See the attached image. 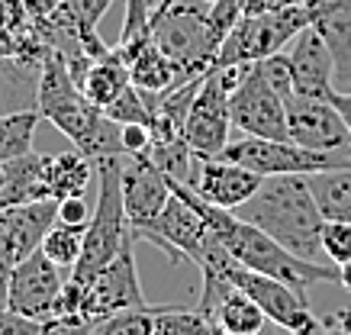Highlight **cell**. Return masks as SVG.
I'll return each instance as SVG.
<instances>
[{
  "mask_svg": "<svg viewBox=\"0 0 351 335\" xmlns=\"http://www.w3.org/2000/svg\"><path fill=\"white\" fill-rule=\"evenodd\" d=\"M168 184L174 194L184 197L206 219V226L216 232V238L229 249V255L235 261H242L245 268L271 274V277L290 284L300 293H306L309 284H339V268L335 264L300 258V255L284 249L277 238L267 236L265 229H258L252 223H245L242 216H235L232 210H223V206H213V203H206V200H200V197L193 194V187L184 184V181L168 177Z\"/></svg>",
  "mask_w": 351,
  "mask_h": 335,
  "instance_id": "obj_1",
  "label": "cell"
},
{
  "mask_svg": "<svg viewBox=\"0 0 351 335\" xmlns=\"http://www.w3.org/2000/svg\"><path fill=\"white\" fill-rule=\"evenodd\" d=\"M232 213L252 226L265 229L267 236L277 238L284 249L300 258L326 261V251H322L326 216L313 197L306 174H271Z\"/></svg>",
  "mask_w": 351,
  "mask_h": 335,
  "instance_id": "obj_2",
  "label": "cell"
},
{
  "mask_svg": "<svg viewBox=\"0 0 351 335\" xmlns=\"http://www.w3.org/2000/svg\"><path fill=\"white\" fill-rule=\"evenodd\" d=\"M97 168V184H100V194H97V206L90 219H87L84 229V249H81V258L71 268V277L77 284H90L107 268L110 261L119 255L123 242L129 236V223H126V203H123V155H113V158H100L94 162Z\"/></svg>",
  "mask_w": 351,
  "mask_h": 335,
  "instance_id": "obj_3",
  "label": "cell"
},
{
  "mask_svg": "<svg viewBox=\"0 0 351 335\" xmlns=\"http://www.w3.org/2000/svg\"><path fill=\"white\" fill-rule=\"evenodd\" d=\"M242 68L245 65H213L203 77L184 126V139L191 145L193 158H219L229 145V129H232L229 90L235 87Z\"/></svg>",
  "mask_w": 351,
  "mask_h": 335,
  "instance_id": "obj_4",
  "label": "cell"
},
{
  "mask_svg": "<svg viewBox=\"0 0 351 335\" xmlns=\"http://www.w3.org/2000/svg\"><path fill=\"white\" fill-rule=\"evenodd\" d=\"M309 26V7L306 3H287L274 13L265 16H242L235 23V29L223 39L216 49L213 65H248L261 62L267 55L287 49L290 39Z\"/></svg>",
  "mask_w": 351,
  "mask_h": 335,
  "instance_id": "obj_5",
  "label": "cell"
},
{
  "mask_svg": "<svg viewBox=\"0 0 351 335\" xmlns=\"http://www.w3.org/2000/svg\"><path fill=\"white\" fill-rule=\"evenodd\" d=\"M219 158H229L235 164H245L248 171L271 177V174H316L345 168L351 164V151H316L306 145H297L293 139H258L242 136L229 139Z\"/></svg>",
  "mask_w": 351,
  "mask_h": 335,
  "instance_id": "obj_6",
  "label": "cell"
},
{
  "mask_svg": "<svg viewBox=\"0 0 351 335\" xmlns=\"http://www.w3.org/2000/svg\"><path fill=\"white\" fill-rule=\"evenodd\" d=\"M152 42L174 58L187 77H200L213 68L216 49L210 42L206 13L191 3H171L168 10L152 13Z\"/></svg>",
  "mask_w": 351,
  "mask_h": 335,
  "instance_id": "obj_7",
  "label": "cell"
},
{
  "mask_svg": "<svg viewBox=\"0 0 351 335\" xmlns=\"http://www.w3.org/2000/svg\"><path fill=\"white\" fill-rule=\"evenodd\" d=\"M229 116L232 129L242 136H258V139H290L287 132V110L274 87L267 84L265 71L258 62H248L242 75L229 90Z\"/></svg>",
  "mask_w": 351,
  "mask_h": 335,
  "instance_id": "obj_8",
  "label": "cell"
},
{
  "mask_svg": "<svg viewBox=\"0 0 351 335\" xmlns=\"http://www.w3.org/2000/svg\"><path fill=\"white\" fill-rule=\"evenodd\" d=\"M132 245H136V236L129 229L119 255L84 287L81 316H87L90 323H100V319H107V316L119 313V310H145V306H152L145 300V293H142V284H138Z\"/></svg>",
  "mask_w": 351,
  "mask_h": 335,
  "instance_id": "obj_9",
  "label": "cell"
},
{
  "mask_svg": "<svg viewBox=\"0 0 351 335\" xmlns=\"http://www.w3.org/2000/svg\"><path fill=\"white\" fill-rule=\"evenodd\" d=\"M68 277H71L68 271L58 268L43 249H36L13 268L10 287H7V306L43 323L45 316L55 313V300Z\"/></svg>",
  "mask_w": 351,
  "mask_h": 335,
  "instance_id": "obj_10",
  "label": "cell"
},
{
  "mask_svg": "<svg viewBox=\"0 0 351 335\" xmlns=\"http://www.w3.org/2000/svg\"><path fill=\"white\" fill-rule=\"evenodd\" d=\"M284 110H287V132L297 145L316 151H351V132L329 97L293 94L284 100Z\"/></svg>",
  "mask_w": 351,
  "mask_h": 335,
  "instance_id": "obj_11",
  "label": "cell"
},
{
  "mask_svg": "<svg viewBox=\"0 0 351 335\" xmlns=\"http://www.w3.org/2000/svg\"><path fill=\"white\" fill-rule=\"evenodd\" d=\"M226 281H232L239 290L248 293V297L265 310L267 319L277 323L280 329H287V332L303 329V325H309L313 319H316L313 310H309L306 293L293 290L290 284L277 281V277H271V274H261V271L245 268L242 261H235L232 268H229Z\"/></svg>",
  "mask_w": 351,
  "mask_h": 335,
  "instance_id": "obj_12",
  "label": "cell"
},
{
  "mask_svg": "<svg viewBox=\"0 0 351 335\" xmlns=\"http://www.w3.org/2000/svg\"><path fill=\"white\" fill-rule=\"evenodd\" d=\"M168 200H171L168 174L152 162L149 151L123 155V203H126L129 229L155 219Z\"/></svg>",
  "mask_w": 351,
  "mask_h": 335,
  "instance_id": "obj_13",
  "label": "cell"
},
{
  "mask_svg": "<svg viewBox=\"0 0 351 335\" xmlns=\"http://www.w3.org/2000/svg\"><path fill=\"white\" fill-rule=\"evenodd\" d=\"M261 174L248 171L245 164H235L229 158H193V194L223 210H239V206L261 187Z\"/></svg>",
  "mask_w": 351,
  "mask_h": 335,
  "instance_id": "obj_14",
  "label": "cell"
},
{
  "mask_svg": "<svg viewBox=\"0 0 351 335\" xmlns=\"http://www.w3.org/2000/svg\"><path fill=\"white\" fill-rule=\"evenodd\" d=\"M55 219H58V200H36V203L0 210V249L20 264L26 255L43 245Z\"/></svg>",
  "mask_w": 351,
  "mask_h": 335,
  "instance_id": "obj_15",
  "label": "cell"
},
{
  "mask_svg": "<svg viewBox=\"0 0 351 335\" xmlns=\"http://www.w3.org/2000/svg\"><path fill=\"white\" fill-rule=\"evenodd\" d=\"M293 75H297V94L306 97H329L335 90V62L329 45L313 26H303L287 45Z\"/></svg>",
  "mask_w": 351,
  "mask_h": 335,
  "instance_id": "obj_16",
  "label": "cell"
},
{
  "mask_svg": "<svg viewBox=\"0 0 351 335\" xmlns=\"http://www.w3.org/2000/svg\"><path fill=\"white\" fill-rule=\"evenodd\" d=\"M309 26L329 45L335 62V84H348L351 90V0L309 3Z\"/></svg>",
  "mask_w": 351,
  "mask_h": 335,
  "instance_id": "obj_17",
  "label": "cell"
},
{
  "mask_svg": "<svg viewBox=\"0 0 351 335\" xmlns=\"http://www.w3.org/2000/svg\"><path fill=\"white\" fill-rule=\"evenodd\" d=\"M97 174L94 162L84 151H58V155H45L43 162V184L45 194L52 200H64V197H84L90 187V177Z\"/></svg>",
  "mask_w": 351,
  "mask_h": 335,
  "instance_id": "obj_18",
  "label": "cell"
},
{
  "mask_svg": "<svg viewBox=\"0 0 351 335\" xmlns=\"http://www.w3.org/2000/svg\"><path fill=\"white\" fill-rule=\"evenodd\" d=\"M129 77H132V84H136L142 94H161V90H171V87L191 81V77L181 71V65H178L174 58H168L152 39L132 55Z\"/></svg>",
  "mask_w": 351,
  "mask_h": 335,
  "instance_id": "obj_19",
  "label": "cell"
},
{
  "mask_svg": "<svg viewBox=\"0 0 351 335\" xmlns=\"http://www.w3.org/2000/svg\"><path fill=\"white\" fill-rule=\"evenodd\" d=\"M43 162L45 155H36V151H26L20 158L3 162L7 164V184L0 190V210L36 203V200H52L43 184Z\"/></svg>",
  "mask_w": 351,
  "mask_h": 335,
  "instance_id": "obj_20",
  "label": "cell"
},
{
  "mask_svg": "<svg viewBox=\"0 0 351 335\" xmlns=\"http://www.w3.org/2000/svg\"><path fill=\"white\" fill-rule=\"evenodd\" d=\"M132 84V77H129V62L119 55V49L113 45L104 58H97L94 65L87 68L84 81H81V90H84V97L94 103V107H107L117 100V94H123L126 87Z\"/></svg>",
  "mask_w": 351,
  "mask_h": 335,
  "instance_id": "obj_21",
  "label": "cell"
},
{
  "mask_svg": "<svg viewBox=\"0 0 351 335\" xmlns=\"http://www.w3.org/2000/svg\"><path fill=\"white\" fill-rule=\"evenodd\" d=\"M313 197L319 203L326 219H345L351 223V164L345 168H332V171L306 174Z\"/></svg>",
  "mask_w": 351,
  "mask_h": 335,
  "instance_id": "obj_22",
  "label": "cell"
},
{
  "mask_svg": "<svg viewBox=\"0 0 351 335\" xmlns=\"http://www.w3.org/2000/svg\"><path fill=\"white\" fill-rule=\"evenodd\" d=\"M39 119H43V113L36 107L0 113V162H10V158H20V155L32 151Z\"/></svg>",
  "mask_w": 351,
  "mask_h": 335,
  "instance_id": "obj_23",
  "label": "cell"
},
{
  "mask_svg": "<svg viewBox=\"0 0 351 335\" xmlns=\"http://www.w3.org/2000/svg\"><path fill=\"white\" fill-rule=\"evenodd\" d=\"M152 335H216V325L191 306H158Z\"/></svg>",
  "mask_w": 351,
  "mask_h": 335,
  "instance_id": "obj_24",
  "label": "cell"
},
{
  "mask_svg": "<svg viewBox=\"0 0 351 335\" xmlns=\"http://www.w3.org/2000/svg\"><path fill=\"white\" fill-rule=\"evenodd\" d=\"M39 249H43L58 268H64L71 274V268H75L77 258H81V249H84V226H64V223L55 219V226L45 232Z\"/></svg>",
  "mask_w": 351,
  "mask_h": 335,
  "instance_id": "obj_25",
  "label": "cell"
},
{
  "mask_svg": "<svg viewBox=\"0 0 351 335\" xmlns=\"http://www.w3.org/2000/svg\"><path fill=\"white\" fill-rule=\"evenodd\" d=\"M155 310H158V306H145V310H119V313L94 323V332L90 335H152Z\"/></svg>",
  "mask_w": 351,
  "mask_h": 335,
  "instance_id": "obj_26",
  "label": "cell"
},
{
  "mask_svg": "<svg viewBox=\"0 0 351 335\" xmlns=\"http://www.w3.org/2000/svg\"><path fill=\"white\" fill-rule=\"evenodd\" d=\"M104 113H107L113 123H119V126H126V123H142V126H149V129H152L149 97H145L136 84H129L123 94H117V100H113V103H107V107H104Z\"/></svg>",
  "mask_w": 351,
  "mask_h": 335,
  "instance_id": "obj_27",
  "label": "cell"
},
{
  "mask_svg": "<svg viewBox=\"0 0 351 335\" xmlns=\"http://www.w3.org/2000/svg\"><path fill=\"white\" fill-rule=\"evenodd\" d=\"M258 65H261V71H265L267 84L280 94V100H290L293 94H297V75H293V62H290L287 49H280V52L261 58Z\"/></svg>",
  "mask_w": 351,
  "mask_h": 335,
  "instance_id": "obj_28",
  "label": "cell"
},
{
  "mask_svg": "<svg viewBox=\"0 0 351 335\" xmlns=\"http://www.w3.org/2000/svg\"><path fill=\"white\" fill-rule=\"evenodd\" d=\"M322 251H326V261L335 264V268L351 261V223L326 219L322 223Z\"/></svg>",
  "mask_w": 351,
  "mask_h": 335,
  "instance_id": "obj_29",
  "label": "cell"
},
{
  "mask_svg": "<svg viewBox=\"0 0 351 335\" xmlns=\"http://www.w3.org/2000/svg\"><path fill=\"white\" fill-rule=\"evenodd\" d=\"M242 20V7H239V0H216L210 13H206V29H210V42L213 49L223 45V39L235 29V23Z\"/></svg>",
  "mask_w": 351,
  "mask_h": 335,
  "instance_id": "obj_30",
  "label": "cell"
},
{
  "mask_svg": "<svg viewBox=\"0 0 351 335\" xmlns=\"http://www.w3.org/2000/svg\"><path fill=\"white\" fill-rule=\"evenodd\" d=\"M94 323L81 313H55L39 323V335H90Z\"/></svg>",
  "mask_w": 351,
  "mask_h": 335,
  "instance_id": "obj_31",
  "label": "cell"
},
{
  "mask_svg": "<svg viewBox=\"0 0 351 335\" xmlns=\"http://www.w3.org/2000/svg\"><path fill=\"white\" fill-rule=\"evenodd\" d=\"M68 7H71V13H75V20L81 23V29H97V23L104 20V13L110 10V3L113 0H64Z\"/></svg>",
  "mask_w": 351,
  "mask_h": 335,
  "instance_id": "obj_32",
  "label": "cell"
},
{
  "mask_svg": "<svg viewBox=\"0 0 351 335\" xmlns=\"http://www.w3.org/2000/svg\"><path fill=\"white\" fill-rule=\"evenodd\" d=\"M0 335H39V319H29L10 306H0Z\"/></svg>",
  "mask_w": 351,
  "mask_h": 335,
  "instance_id": "obj_33",
  "label": "cell"
},
{
  "mask_svg": "<svg viewBox=\"0 0 351 335\" xmlns=\"http://www.w3.org/2000/svg\"><path fill=\"white\" fill-rule=\"evenodd\" d=\"M119 139H123V155H142L152 145V129L142 123H126L119 129Z\"/></svg>",
  "mask_w": 351,
  "mask_h": 335,
  "instance_id": "obj_34",
  "label": "cell"
},
{
  "mask_svg": "<svg viewBox=\"0 0 351 335\" xmlns=\"http://www.w3.org/2000/svg\"><path fill=\"white\" fill-rule=\"evenodd\" d=\"M87 219H90V210H87L84 197H64V200H58V223L87 229Z\"/></svg>",
  "mask_w": 351,
  "mask_h": 335,
  "instance_id": "obj_35",
  "label": "cell"
},
{
  "mask_svg": "<svg viewBox=\"0 0 351 335\" xmlns=\"http://www.w3.org/2000/svg\"><path fill=\"white\" fill-rule=\"evenodd\" d=\"M287 3H297V0H239L242 16H265V13H274Z\"/></svg>",
  "mask_w": 351,
  "mask_h": 335,
  "instance_id": "obj_36",
  "label": "cell"
},
{
  "mask_svg": "<svg viewBox=\"0 0 351 335\" xmlns=\"http://www.w3.org/2000/svg\"><path fill=\"white\" fill-rule=\"evenodd\" d=\"M23 3H26V10H29L32 20H43V16H49V13L58 10L64 0H23Z\"/></svg>",
  "mask_w": 351,
  "mask_h": 335,
  "instance_id": "obj_37",
  "label": "cell"
},
{
  "mask_svg": "<svg viewBox=\"0 0 351 335\" xmlns=\"http://www.w3.org/2000/svg\"><path fill=\"white\" fill-rule=\"evenodd\" d=\"M329 100L335 103V110L341 113V119H345V126H348V132H351V90H332L329 94Z\"/></svg>",
  "mask_w": 351,
  "mask_h": 335,
  "instance_id": "obj_38",
  "label": "cell"
},
{
  "mask_svg": "<svg viewBox=\"0 0 351 335\" xmlns=\"http://www.w3.org/2000/svg\"><path fill=\"white\" fill-rule=\"evenodd\" d=\"M326 325H329L335 335H351V310H335V313L326 319Z\"/></svg>",
  "mask_w": 351,
  "mask_h": 335,
  "instance_id": "obj_39",
  "label": "cell"
},
{
  "mask_svg": "<svg viewBox=\"0 0 351 335\" xmlns=\"http://www.w3.org/2000/svg\"><path fill=\"white\" fill-rule=\"evenodd\" d=\"M287 335H335V332H332V329L322 323V319H313L309 325H303V329H293V332H287Z\"/></svg>",
  "mask_w": 351,
  "mask_h": 335,
  "instance_id": "obj_40",
  "label": "cell"
},
{
  "mask_svg": "<svg viewBox=\"0 0 351 335\" xmlns=\"http://www.w3.org/2000/svg\"><path fill=\"white\" fill-rule=\"evenodd\" d=\"M13 58V45H10V39H3V36H0V65H3V62H10Z\"/></svg>",
  "mask_w": 351,
  "mask_h": 335,
  "instance_id": "obj_41",
  "label": "cell"
},
{
  "mask_svg": "<svg viewBox=\"0 0 351 335\" xmlns=\"http://www.w3.org/2000/svg\"><path fill=\"white\" fill-rule=\"evenodd\" d=\"M339 284L351 290V261H345V264L339 268Z\"/></svg>",
  "mask_w": 351,
  "mask_h": 335,
  "instance_id": "obj_42",
  "label": "cell"
},
{
  "mask_svg": "<svg viewBox=\"0 0 351 335\" xmlns=\"http://www.w3.org/2000/svg\"><path fill=\"white\" fill-rule=\"evenodd\" d=\"M3 23H7V10H3V0H0V36H3ZM7 39V36H3Z\"/></svg>",
  "mask_w": 351,
  "mask_h": 335,
  "instance_id": "obj_43",
  "label": "cell"
},
{
  "mask_svg": "<svg viewBox=\"0 0 351 335\" xmlns=\"http://www.w3.org/2000/svg\"><path fill=\"white\" fill-rule=\"evenodd\" d=\"M3 184H7V164L0 162V190H3Z\"/></svg>",
  "mask_w": 351,
  "mask_h": 335,
  "instance_id": "obj_44",
  "label": "cell"
},
{
  "mask_svg": "<svg viewBox=\"0 0 351 335\" xmlns=\"http://www.w3.org/2000/svg\"><path fill=\"white\" fill-rule=\"evenodd\" d=\"M158 3H161V0H149V7H152V10H155V7H158Z\"/></svg>",
  "mask_w": 351,
  "mask_h": 335,
  "instance_id": "obj_45",
  "label": "cell"
},
{
  "mask_svg": "<svg viewBox=\"0 0 351 335\" xmlns=\"http://www.w3.org/2000/svg\"><path fill=\"white\" fill-rule=\"evenodd\" d=\"M297 3H306V7H309V3H316V0H297Z\"/></svg>",
  "mask_w": 351,
  "mask_h": 335,
  "instance_id": "obj_46",
  "label": "cell"
},
{
  "mask_svg": "<svg viewBox=\"0 0 351 335\" xmlns=\"http://www.w3.org/2000/svg\"><path fill=\"white\" fill-rule=\"evenodd\" d=\"M216 335H229V332H219V329H216Z\"/></svg>",
  "mask_w": 351,
  "mask_h": 335,
  "instance_id": "obj_47",
  "label": "cell"
}]
</instances>
